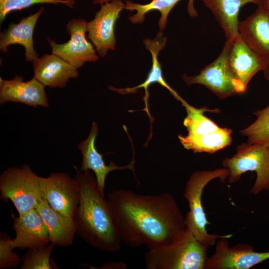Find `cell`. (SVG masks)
Listing matches in <instances>:
<instances>
[{
	"label": "cell",
	"mask_w": 269,
	"mask_h": 269,
	"mask_svg": "<svg viewBox=\"0 0 269 269\" xmlns=\"http://www.w3.org/2000/svg\"><path fill=\"white\" fill-rule=\"evenodd\" d=\"M253 114L257 120L240 133L248 137L249 144H269V105Z\"/></svg>",
	"instance_id": "obj_24"
},
{
	"label": "cell",
	"mask_w": 269,
	"mask_h": 269,
	"mask_svg": "<svg viewBox=\"0 0 269 269\" xmlns=\"http://www.w3.org/2000/svg\"><path fill=\"white\" fill-rule=\"evenodd\" d=\"M35 209L47 228L50 243L62 247L72 244L76 234L73 218L57 212L43 198Z\"/></svg>",
	"instance_id": "obj_21"
},
{
	"label": "cell",
	"mask_w": 269,
	"mask_h": 269,
	"mask_svg": "<svg viewBox=\"0 0 269 269\" xmlns=\"http://www.w3.org/2000/svg\"><path fill=\"white\" fill-rule=\"evenodd\" d=\"M222 164L230 171L229 183L238 181L246 172L255 171L257 177L250 193L256 195L269 190V144L242 143L236 153L225 158Z\"/></svg>",
	"instance_id": "obj_6"
},
{
	"label": "cell",
	"mask_w": 269,
	"mask_h": 269,
	"mask_svg": "<svg viewBox=\"0 0 269 269\" xmlns=\"http://www.w3.org/2000/svg\"><path fill=\"white\" fill-rule=\"evenodd\" d=\"M38 177L26 164L8 168L0 176V199L10 200L18 215L35 209L43 198Z\"/></svg>",
	"instance_id": "obj_7"
},
{
	"label": "cell",
	"mask_w": 269,
	"mask_h": 269,
	"mask_svg": "<svg viewBox=\"0 0 269 269\" xmlns=\"http://www.w3.org/2000/svg\"><path fill=\"white\" fill-rule=\"evenodd\" d=\"M238 31L247 45L269 64V11L265 4L239 22Z\"/></svg>",
	"instance_id": "obj_13"
},
{
	"label": "cell",
	"mask_w": 269,
	"mask_h": 269,
	"mask_svg": "<svg viewBox=\"0 0 269 269\" xmlns=\"http://www.w3.org/2000/svg\"><path fill=\"white\" fill-rule=\"evenodd\" d=\"M75 3V0H0V22L1 23L10 12L27 8L35 4H62L72 8Z\"/></svg>",
	"instance_id": "obj_26"
},
{
	"label": "cell",
	"mask_w": 269,
	"mask_h": 269,
	"mask_svg": "<svg viewBox=\"0 0 269 269\" xmlns=\"http://www.w3.org/2000/svg\"><path fill=\"white\" fill-rule=\"evenodd\" d=\"M35 77L45 86L50 88H63L70 78H76L78 69L52 53L44 54L33 61Z\"/></svg>",
	"instance_id": "obj_19"
},
{
	"label": "cell",
	"mask_w": 269,
	"mask_h": 269,
	"mask_svg": "<svg viewBox=\"0 0 269 269\" xmlns=\"http://www.w3.org/2000/svg\"><path fill=\"white\" fill-rule=\"evenodd\" d=\"M23 80V78L18 75L8 80L0 78V104L13 102L35 108L38 106L49 107L44 91L45 86L35 77L26 82Z\"/></svg>",
	"instance_id": "obj_14"
},
{
	"label": "cell",
	"mask_w": 269,
	"mask_h": 269,
	"mask_svg": "<svg viewBox=\"0 0 269 269\" xmlns=\"http://www.w3.org/2000/svg\"><path fill=\"white\" fill-rule=\"evenodd\" d=\"M115 224L122 242L148 250L172 242L186 229L185 217L169 192L142 195L114 189L108 194Z\"/></svg>",
	"instance_id": "obj_1"
},
{
	"label": "cell",
	"mask_w": 269,
	"mask_h": 269,
	"mask_svg": "<svg viewBox=\"0 0 269 269\" xmlns=\"http://www.w3.org/2000/svg\"><path fill=\"white\" fill-rule=\"evenodd\" d=\"M205 6L213 13L224 30L227 40L239 35L238 15L240 8L248 3L258 6L265 4L266 0H201Z\"/></svg>",
	"instance_id": "obj_22"
},
{
	"label": "cell",
	"mask_w": 269,
	"mask_h": 269,
	"mask_svg": "<svg viewBox=\"0 0 269 269\" xmlns=\"http://www.w3.org/2000/svg\"><path fill=\"white\" fill-rule=\"evenodd\" d=\"M122 1H113L101 5L94 18L87 23V38L93 43L95 50L101 57L109 50L116 48L115 26L120 13L125 9Z\"/></svg>",
	"instance_id": "obj_12"
},
{
	"label": "cell",
	"mask_w": 269,
	"mask_h": 269,
	"mask_svg": "<svg viewBox=\"0 0 269 269\" xmlns=\"http://www.w3.org/2000/svg\"><path fill=\"white\" fill-rule=\"evenodd\" d=\"M127 0H93L94 4H100L102 5L107 2L113 1H126Z\"/></svg>",
	"instance_id": "obj_29"
},
{
	"label": "cell",
	"mask_w": 269,
	"mask_h": 269,
	"mask_svg": "<svg viewBox=\"0 0 269 269\" xmlns=\"http://www.w3.org/2000/svg\"><path fill=\"white\" fill-rule=\"evenodd\" d=\"M265 78L269 81V67L264 71Z\"/></svg>",
	"instance_id": "obj_30"
},
{
	"label": "cell",
	"mask_w": 269,
	"mask_h": 269,
	"mask_svg": "<svg viewBox=\"0 0 269 269\" xmlns=\"http://www.w3.org/2000/svg\"><path fill=\"white\" fill-rule=\"evenodd\" d=\"M126 266L122 263H109L103 265L101 269H122Z\"/></svg>",
	"instance_id": "obj_28"
},
{
	"label": "cell",
	"mask_w": 269,
	"mask_h": 269,
	"mask_svg": "<svg viewBox=\"0 0 269 269\" xmlns=\"http://www.w3.org/2000/svg\"><path fill=\"white\" fill-rule=\"evenodd\" d=\"M44 10L43 6L36 13L20 19L17 24L11 22L7 29L0 34V50L6 53L8 46L18 44L25 49L26 62H32L39 54L33 47V34L36 22Z\"/></svg>",
	"instance_id": "obj_20"
},
{
	"label": "cell",
	"mask_w": 269,
	"mask_h": 269,
	"mask_svg": "<svg viewBox=\"0 0 269 269\" xmlns=\"http://www.w3.org/2000/svg\"><path fill=\"white\" fill-rule=\"evenodd\" d=\"M181 0H152L146 4H140L127 0L125 9L131 12L135 10L136 13L129 17L130 21L134 24L140 23L144 21L145 15L153 10L159 11L160 17L158 25L160 30H163L166 27L169 13L173 7ZM194 0H188L187 12L192 18L198 16V12L194 6Z\"/></svg>",
	"instance_id": "obj_23"
},
{
	"label": "cell",
	"mask_w": 269,
	"mask_h": 269,
	"mask_svg": "<svg viewBox=\"0 0 269 269\" xmlns=\"http://www.w3.org/2000/svg\"><path fill=\"white\" fill-rule=\"evenodd\" d=\"M55 245L50 243L45 246L28 249L22 258L21 269H57L51 262L50 256Z\"/></svg>",
	"instance_id": "obj_25"
},
{
	"label": "cell",
	"mask_w": 269,
	"mask_h": 269,
	"mask_svg": "<svg viewBox=\"0 0 269 269\" xmlns=\"http://www.w3.org/2000/svg\"><path fill=\"white\" fill-rule=\"evenodd\" d=\"M232 235L217 240L214 253L209 257L205 269H249L269 260V251L259 252L248 244L229 245Z\"/></svg>",
	"instance_id": "obj_10"
},
{
	"label": "cell",
	"mask_w": 269,
	"mask_h": 269,
	"mask_svg": "<svg viewBox=\"0 0 269 269\" xmlns=\"http://www.w3.org/2000/svg\"><path fill=\"white\" fill-rule=\"evenodd\" d=\"M87 23L83 18L70 20L66 27L70 38L65 43L58 44L54 40L47 38L52 53L77 69L82 67L85 62H95L99 58L96 50L86 37Z\"/></svg>",
	"instance_id": "obj_11"
},
{
	"label": "cell",
	"mask_w": 269,
	"mask_h": 269,
	"mask_svg": "<svg viewBox=\"0 0 269 269\" xmlns=\"http://www.w3.org/2000/svg\"><path fill=\"white\" fill-rule=\"evenodd\" d=\"M230 171L223 167L212 170L194 172L187 181L183 197L188 202L189 211L185 217L186 228L188 229L201 243L213 246L216 241L224 235L208 233L206 226L209 224L202 205V197L206 186L215 179L224 182L228 178Z\"/></svg>",
	"instance_id": "obj_5"
},
{
	"label": "cell",
	"mask_w": 269,
	"mask_h": 269,
	"mask_svg": "<svg viewBox=\"0 0 269 269\" xmlns=\"http://www.w3.org/2000/svg\"><path fill=\"white\" fill-rule=\"evenodd\" d=\"M42 197L54 210L73 218L80 202L79 188L75 178L63 172L51 173L48 177L39 176Z\"/></svg>",
	"instance_id": "obj_9"
},
{
	"label": "cell",
	"mask_w": 269,
	"mask_h": 269,
	"mask_svg": "<svg viewBox=\"0 0 269 269\" xmlns=\"http://www.w3.org/2000/svg\"><path fill=\"white\" fill-rule=\"evenodd\" d=\"M209 247L187 228L172 242L148 250L144 263L147 269H205Z\"/></svg>",
	"instance_id": "obj_3"
},
{
	"label": "cell",
	"mask_w": 269,
	"mask_h": 269,
	"mask_svg": "<svg viewBox=\"0 0 269 269\" xmlns=\"http://www.w3.org/2000/svg\"><path fill=\"white\" fill-rule=\"evenodd\" d=\"M10 238L5 233L0 234V269L16 268L20 261L18 256L12 251Z\"/></svg>",
	"instance_id": "obj_27"
},
{
	"label": "cell",
	"mask_w": 269,
	"mask_h": 269,
	"mask_svg": "<svg viewBox=\"0 0 269 269\" xmlns=\"http://www.w3.org/2000/svg\"><path fill=\"white\" fill-rule=\"evenodd\" d=\"M74 177L80 190V202L73 217L76 234L84 242L101 251L120 250L122 240L115 224L110 205L100 192L96 177L90 170L75 166Z\"/></svg>",
	"instance_id": "obj_2"
},
{
	"label": "cell",
	"mask_w": 269,
	"mask_h": 269,
	"mask_svg": "<svg viewBox=\"0 0 269 269\" xmlns=\"http://www.w3.org/2000/svg\"><path fill=\"white\" fill-rule=\"evenodd\" d=\"M167 41V38L163 36L162 31L160 30L153 40L144 38L143 40L146 49L151 53L152 57V66L149 71L147 78L143 83L134 87H128L126 88H116L111 86L109 89L115 91L120 94H133L136 92L137 89L143 88L145 91L143 101L145 104V110L150 118L148 109V99L149 94L148 92V86L153 83H158L163 87L166 88L174 98L181 103L184 100L183 99L178 93L173 90L165 81L164 79L161 64L158 59L159 52L165 47Z\"/></svg>",
	"instance_id": "obj_18"
},
{
	"label": "cell",
	"mask_w": 269,
	"mask_h": 269,
	"mask_svg": "<svg viewBox=\"0 0 269 269\" xmlns=\"http://www.w3.org/2000/svg\"><path fill=\"white\" fill-rule=\"evenodd\" d=\"M265 5L267 9L269 11V0H266Z\"/></svg>",
	"instance_id": "obj_31"
},
{
	"label": "cell",
	"mask_w": 269,
	"mask_h": 269,
	"mask_svg": "<svg viewBox=\"0 0 269 269\" xmlns=\"http://www.w3.org/2000/svg\"><path fill=\"white\" fill-rule=\"evenodd\" d=\"M13 223L16 236L10 240L12 249L40 248L50 243L47 228L36 209L13 217Z\"/></svg>",
	"instance_id": "obj_15"
},
{
	"label": "cell",
	"mask_w": 269,
	"mask_h": 269,
	"mask_svg": "<svg viewBox=\"0 0 269 269\" xmlns=\"http://www.w3.org/2000/svg\"><path fill=\"white\" fill-rule=\"evenodd\" d=\"M231 40H227L218 57L202 69L199 74L181 76L188 85L201 84L220 99H224L244 93L245 89L235 78L228 63V57Z\"/></svg>",
	"instance_id": "obj_8"
},
{
	"label": "cell",
	"mask_w": 269,
	"mask_h": 269,
	"mask_svg": "<svg viewBox=\"0 0 269 269\" xmlns=\"http://www.w3.org/2000/svg\"><path fill=\"white\" fill-rule=\"evenodd\" d=\"M187 116L183 121L187 135H178L182 146L194 153H214L230 145L232 141L231 129L221 128L205 116V112L218 113V109L195 108L185 100L181 102Z\"/></svg>",
	"instance_id": "obj_4"
},
{
	"label": "cell",
	"mask_w": 269,
	"mask_h": 269,
	"mask_svg": "<svg viewBox=\"0 0 269 269\" xmlns=\"http://www.w3.org/2000/svg\"><path fill=\"white\" fill-rule=\"evenodd\" d=\"M231 40L228 57L229 65L235 78L247 89L253 77L258 72L266 70L269 64L247 45L239 34Z\"/></svg>",
	"instance_id": "obj_17"
},
{
	"label": "cell",
	"mask_w": 269,
	"mask_h": 269,
	"mask_svg": "<svg viewBox=\"0 0 269 269\" xmlns=\"http://www.w3.org/2000/svg\"><path fill=\"white\" fill-rule=\"evenodd\" d=\"M99 132L98 127L95 122L92 123L90 134L87 138L81 141L77 145L82 155V161L80 171L92 170L95 174L99 189L104 196L105 180L108 174L115 170L129 169L134 174V155L131 162L124 166H119L114 161L107 165L102 154L97 150L95 140Z\"/></svg>",
	"instance_id": "obj_16"
}]
</instances>
